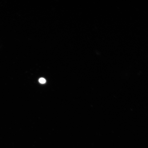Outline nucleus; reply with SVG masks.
I'll return each mask as SVG.
<instances>
[{
    "label": "nucleus",
    "instance_id": "f257e3e1",
    "mask_svg": "<svg viewBox=\"0 0 148 148\" xmlns=\"http://www.w3.org/2000/svg\"><path fill=\"white\" fill-rule=\"evenodd\" d=\"M39 81L40 83L41 84H44L46 82L45 79L42 78L40 79H39Z\"/></svg>",
    "mask_w": 148,
    "mask_h": 148
}]
</instances>
